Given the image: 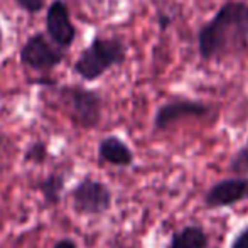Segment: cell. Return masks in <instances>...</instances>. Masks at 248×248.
Wrapping results in <instances>:
<instances>
[{"label":"cell","mask_w":248,"mask_h":248,"mask_svg":"<svg viewBox=\"0 0 248 248\" xmlns=\"http://www.w3.org/2000/svg\"><path fill=\"white\" fill-rule=\"evenodd\" d=\"M73 206L83 215H103L111 206V191L103 181L85 177L71 191Z\"/></svg>","instance_id":"cell-4"},{"label":"cell","mask_w":248,"mask_h":248,"mask_svg":"<svg viewBox=\"0 0 248 248\" xmlns=\"http://www.w3.org/2000/svg\"><path fill=\"white\" fill-rule=\"evenodd\" d=\"M167 248H209V235L201 225H187L172 233Z\"/></svg>","instance_id":"cell-10"},{"label":"cell","mask_w":248,"mask_h":248,"mask_svg":"<svg viewBox=\"0 0 248 248\" xmlns=\"http://www.w3.org/2000/svg\"><path fill=\"white\" fill-rule=\"evenodd\" d=\"M64 183H66V179L62 174H52V176L46 177V179L39 184V191L43 193V198L47 204L54 206L61 201Z\"/></svg>","instance_id":"cell-11"},{"label":"cell","mask_w":248,"mask_h":248,"mask_svg":"<svg viewBox=\"0 0 248 248\" xmlns=\"http://www.w3.org/2000/svg\"><path fill=\"white\" fill-rule=\"evenodd\" d=\"M0 47H2V31H0Z\"/></svg>","instance_id":"cell-17"},{"label":"cell","mask_w":248,"mask_h":248,"mask_svg":"<svg viewBox=\"0 0 248 248\" xmlns=\"http://www.w3.org/2000/svg\"><path fill=\"white\" fill-rule=\"evenodd\" d=\"M209 113V107L196 100H172L159 107L154 117V128L166 130L176 122L189 117H204Z\"/></svg>","instance_id":"cell-7"},{"label":"cell","mask_w":248,"mask_h":248,"mask_svg":"<svg viewBox=\"0 0 248 248\" xmlns=\"http://www.w3.org/2000/svg\"><path fill=\"white\" fill-rule=\"evenodd\" d=\"M20 9L27 10V12L34 14V12H39L43 9V0H14Z\"/></svg>","instance_id":"cell-14"},{"label":"cell","mask_w":248,"mask_h":248,"mask_svg":"<svg viewBox=\"0 0 248 248\" xmlns=\"http://www.w3.org/2000/svg\"><path fill=\"white\" fill-rule=\"evenodd\" d=\"M248 201V177L233 176L215 183L204 194V206L208 209L230 208Z\"/></svg>","instance_id":"cell-5"},{"label":"cell","mask_w":248,"mask_h":248,"mask_svg":"<svg viewBox=\"0 0 248 248\" xmlns=\"http://www.w3.org/2000/svg\"><path fill=\"white\" fill-rule=\"evenodd\" d=\"M98 155L101 160L118 167H128L134 164V152L122 139L110 135L103 139L98 145Z\"/></svg>","instance_id":"cell-9"},{"label":"cell","mask_w":248,"mask_h":248,"mask_svg":"<svg viewBox=\"0 0 248 248\" xmlns=\"http://www.w3.org/2000/svg\"><path fill=\"white\" fill-rule=\"evenodd\" d=\"M228 170L233 176H247L248 174V139L235 154L228 164Z\"/></svg>","instance_id":"cell-12"},{"label":"cell","mask_w":248,"mask_h":248,"mask_svg":"<svg viewBox=\"0 0 248 248\" xmlns=\"http://www.w3.org/2000/svg\"><path fill=\"white\" fill-rule=\"evenodd\" d=\"M52 248H78V247H76V243L71 238H62L59 242H56V245Z\"/></svg>","instance_id":"cell-16"},{"label":"cell","mask_w":248,"mask_h":248,"mask_svg":"<svg viewBox=\"0 0 248 248\" xmlns=\"http://www.w3.org/2000/svg\"><path fill=\"white\" fill-rule=\"evenodd\" d=\"M59 100L76 125L83 128H95L100 124L101 98L98 93L79 86H64L59 92Z\"/></svg>","instance_id":"cell-3"},{"label":"cell","mask_w":248,"mask_h":248,"mask_svg":"<svg viewBox=\"0 0 248 248\" xmlns=\"http://www.w3.org/2000/svg\"><path fill=\"white\" fill-rule=\"evenodd\" d=\"M230 248H248V225L236 233Z\"/></svg>","instance_id":"cell-15"},{"label":"cell","mask_w":248,"mask_h":248,"mask_svg":"<svg viewBox=\"0 0 248 248\" xmlns=\"http://www.w3.org/2000/svg\"><path fill=\"white\" fill-rule=\"evenodd\" d=\"M62 58H64L62 51L47 43L43 34H34L32 37H29L20 51V61L37 71H46V69L54 68L62 61Z\"/></svg>","instance_id":"cell-6"},{"label":"cell","mask_w":248,"mask_h":248,"mask_svg":"<svg viewBox=\"0 0 248 248\" xmlns=\"http://www.w3.org/2000/svg\"><path fill=\"white\" fill-rule=\"evenodd\" d=\"M47 157V147L44 142H34L26 150V160L36 164H43Z\"/></svg>","instance_id":"cell-13"},{"label":"cell","mask_w":248,"mask_h":248,"mask_svg":"<svg viewBox=\"0 0 248 248\" xmlns=\"http://www.w3.org/2000/svg\"><path fill=\"white\" fill-rule=\"evenodd\" d=\"M127 56V46L120 39L95 37L93 43L81 52L75 64L76 75L86 81L100 78L111 66L122 64Z\"/></svg>","instance_id":"cell-2"},{"label":"cell","mask_w":248,"mask_h":248,"mask_svg":"<svg viewBox=\"0 0 248 248\" xmlns=\"http://www.w3.org/2000/svg\"><path fill=\"white\" fill-rule=\"evenodd\" d=\"M47 34L58 47H69L76 37V29L69 17V10L62 0H54L46 16Z\"/></svg>","instance_id":"cell-8"},{"label":"cell","mask_w":248,"mask_h":248,"mask_svg":"<svg viewBox=\"0 0 248 248\" xmlns=\"http://www.w3.org/2000/svg\"><path fill=\"white\" fill-rule=\"evenodd\" d=\"M248 46V5L226 2L216 16L202 26L198 47L202 59H221L242 52Z\"/></svg>","instance_id":"cell-1"}]
</instances>
